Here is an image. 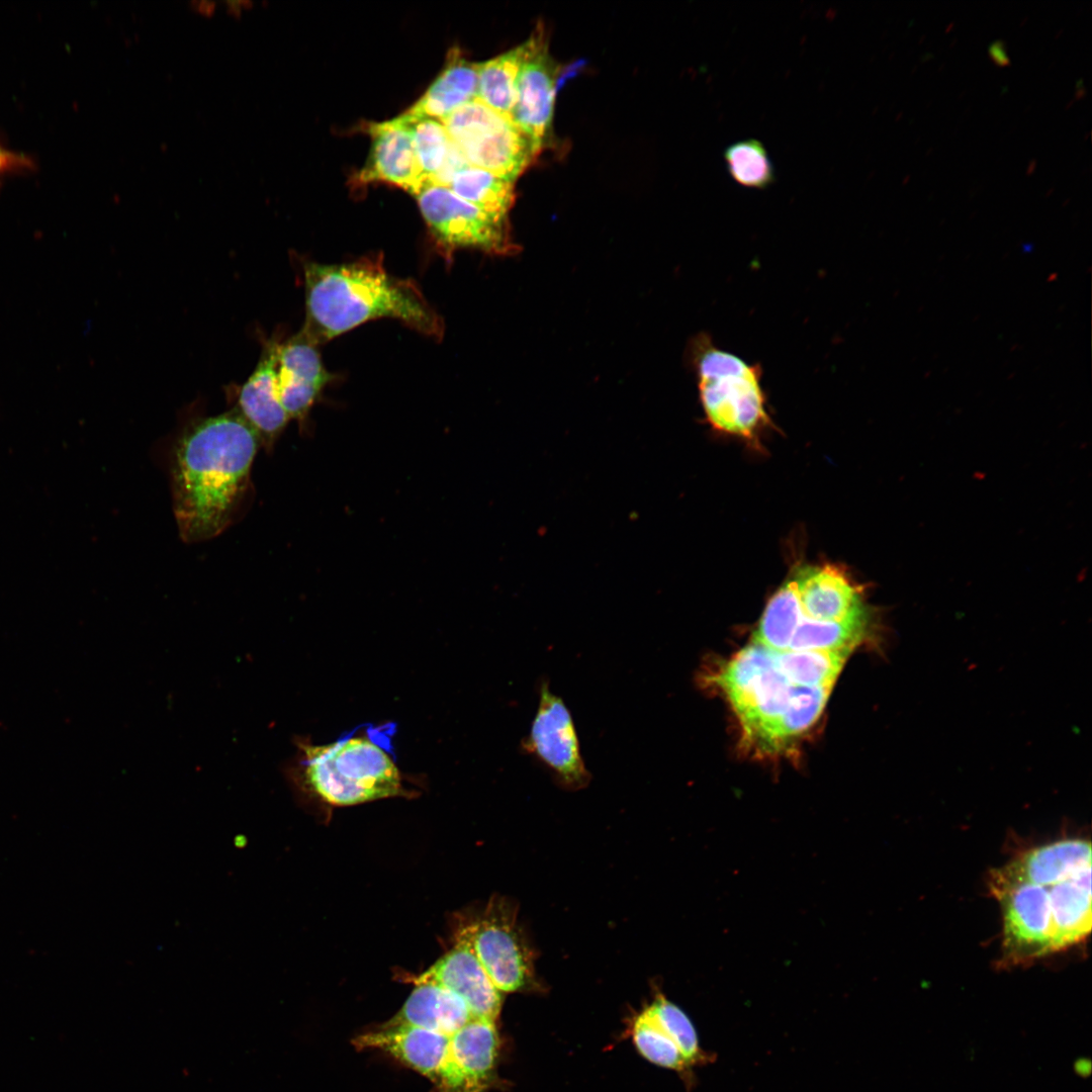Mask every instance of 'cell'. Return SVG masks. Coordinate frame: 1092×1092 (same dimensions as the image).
<instances>
[{"mask_svg": "<svg viewBox=\"0 0 1092 1092\" xmlns=\"http://www.w3.org/2000/svg\"><path fill=\"white\" fill-rule=\"evenodd\" d=\"M260 441L238 408L198 421L184 433L174 457L172 496L185 542L214 538L232 523Z\"/></svg>", "mask_w": 1092, "mask_h": 1092, "instance_id": "1", "label": "cell"}, {"mask_svg": "<svg viewBox=\"0 0 1092 1092\" xmlns=\"http://www.w3.org/2000/svg\"><path fill=\"white\" fill-rule=\"evenodd\" d=\"M305 321L301 331L321 345L376 318H393L441 339L444 323L412 279L389 274L380 255L342 264L303 266Z\"/></svg>", "mask_w": 1092, "mask_h": 1092, "instance_id": "2", "label": "cell"}, {"mask_svg": "<svg viewBox=\"0 0 1092 1092\" xmlns=\"http://www.w3.org/2000/svg\"><path fill=\"white\" fill-rule=\"evenodd\" d=\"M741 726L745 742L763 753L785 750L822 714L832 688L792 684L770 651L752 642L714 674Z\"/></svg>", "mask_w": 1092, "mask_h": 1092, "instance_id": "3", "label": "cell"}, {"mask_svg": "<svg viewBox=\"0 0 1092 1092\" xmlns=\"http://www.w3.org/2000/svg\"><path fill=\"white\" fill-rule=\"evenodd\" d=\"M295 744L289 779L300 792L322 802L352 806L407 793L388 746L368 732L326 744L298 738Z\"/></svg>", "mask_w": 1092, "mask_h": 1092, "instance_id": "4", "label": "cell"}, {"mask_svg": "<svg viewBox=\"0 0 1092 1092\" xmlns=\"http://www.w3.org/2000/svg\"><path fill=\"white\" fill-rule=\"evenodd\" d=\"M705 421L716 432L756 444L772 425L762 367L719 348L708 333L690 345Z\"/></svg>", "mask_w": 1092, "mask_h": 1092, "instance_id": "5", "label": "cell"}, {"mask_svg": "<svg viewBox=\"0 0 1092 1092\" xmlns=\"http://www.w3.org/2000/svg\"><path fill=\"white\" fill-rule=\"evenodd\" d=\"M442 122L470 166L506 180L515 182L537 156L531 142L511 119L477 98Z\"/></svg>", "mask_w": 1092, "mask_h": 1092, "instance_id": "6", "label": "cell"}, {"mask_svg": "<svg viewBox=\"0 0 1092 1092\" xmlns=\"http://www.w3.org/2000/svg\"><path fill=\"white\" fill-rule=\"evenodd\" d=\"M1049 887L1018 878L1004 867L990 874V891L1002 908L1005 963H1027L1055 952Z\"/></svg>", "mask_w": 1092, "mask_h": 1092, "instance_id": "7", "label": "cell"}, {"mask_svg": "<svg viewBox=\"0 0 1092 1092\" xmlns=\"http://www.w3.org/2000/svg\"><path fill=\"white\" fill-rule=\"evenodd\" d=\"M414 196L432 237L447 259L459 249H477L494 255L514 250L508 216L485 212L438 184L427 183Z\"/></svg>", "mask_w": 1092, "mask_h": 1092, "instance_id": "8", "label": "cell"}, {"mask_svg": "<svg viewBox=\"0 0 1092 1092\" xmlns=\"http://www.w3.org/2000/svg\"><path fill=\"white\" fill-rule=\"evenodd\" d=\"M467 929L477 960L500 993L521 991L535 984L533 950L519 927L517 906L511 901L492 898Z\"/></svg>", "mask_w": 1092, "mask_h": 1092, "instance_id": "9", "label": "cell"}, {"mask_svg": "<svg viewBox=\"0 0 1092 1092\" xmlns=\"http://www.w3.org/2000/svg\"><path fill=\"white\" fill-rule=\"evenodd\" d=\"M870 624H838L804 617L785 579L768 600L753 642L775 651H853L867 638Z\"/></svg>", "mask_w": 1092, "mask_h": 1092, "instance_id": "10", "label": "cell"}, {"mask_svg": "<svg viewBox=\"0 0 1092 1092\" xmlns=\"http://www.w3.org/2000/svg\"><path fill=\"white\" fill-rule=\"evenodd\" d=\"M522 747L540 760L562 788L576 791L588 785L590 774L581 756L570 711L547 681L540 686L536 714Z\"/></svg>", "mask_w": 1092, "mask_h": 1092, "instance_id": "11", "label": "cell"}, {"mask_svg": "<svg viewBox=\"0 0 1092 1092\" xmlns=\"http://www.w3.org/2000/svg\"><path fill=\"white\" fill-rule=\"evenodd\" d=\"M353 1043L358 1050L389 1054L428 1077L444 1092H469L451 1058L449 1035L415 1026H383L357 1036Z\"/></svg>", "mask_w": 1092, "mask_h": 1092, "instance_id": "12", "label": "cell"}, {"mask_svg": "<svg viewBox=\"0 0 1092 1092\" xmlns=\"http://www.w3.org/2000/svg\"><path fill=\"white\" fill-rule=\"evenodd\" d=\"M529 39L530 49L517 79L511 120L528 138L538 155L551 131L558 71L549 55L541 25Z\"/></svg>", "mask_w": 1092, "mask_h": 1092, "instance_id": "13", "label": "cell"}, {"mask_svg": "<svg viewBox=\"0 0 1092 1092\" xmlns=\"http://www.w3.org/2000/svg\"><path fill=\"white\" fill-rule=\"evenodd\" d=\"M412 982L439 984L460 996L474 1017L495 1020L502 993L495 988L471 946L467 925L459 930L454 946Z\"/></svg>", "mask_w": 1092, "mask_h": 1092, "instance_id": "14", "label": "cell"}, {"mask_svg": "<svg viewBox=\"0 0 1092 1092\" xmlns=\"http://www.w3.org/2000/svg\"><path fill=\"white\" fill-rule=\"evenodd\" d=\"M369 157L358 174L361 184L381 181L415 195L426 185L417 159L412 132L403 114L381 122H371Z\"/></svg>", "mask_w": 1092, "mask_h": 1092, "instance_id": "15", "label": "cell"}, {"mask_svg": "<svg viewBox=\"0 0 1092 1092\" xmlns=\"http://www.w3.org/2000/svg\"><path fill=\"white\" fill-rule=\"evenodd\" d=\"M278 344L276 339L266 342L255 370L239 393L238 411L255 429L261 441L274 439L289 421L277 396Z\"/></svg>", "mask_w": 1092, "mask_h": 1092, "instance_id": "16", "label": "cell"}, {"mask_svg": "<svg viewBox=\"0 0 1092 1092\" xmlns=\"http://www.w3.org/2000/svg\"><path fill=\"white\" fill-rule=\"evenodd\" d=\"M402 1007L384 1026L406 1025L451 1035L474 1016L456 993L432 982L415 984Z\"/></svg>", "mask_w": 1092, "mask_h": 1092, "instance_id": "17", "label": "cell"}, {"mask_svg": "<svg viewBox=\"0 0 1092 1092\" xmlns=\"http://www.w3.org/2000/svg\"><path fill=\"white\" fill-rule=\"evenodd\" d=\"M1054 951L1073 946L1091 930V866L1050 884Z\"/></svg>", "mask_w": 1092, "mask_h": 1092, "instance_id": "18", "label": "cell"}, {"mask_svg": "<svg viewBox=\"0 0 1092 1092\" xmlns=\"http://www.w3.org/2000/svg\"><path fill=\"white\" fill-rule=\"evenodd\" d=\"M477 63L452 49L444 69L426 92L404 113L443 120L457 108L477 98Z\"/></svg>", "mask_w": 1092, "mask_h": 1092, "instance_id": "19", "label": "cell"}, {"mask_svg": "<svg viewBox=\"0 0 1092 1092\" xmlns=\"http://www.w3.org/2000/svg\"><path fill=\"white\" fill-rule=\"evenodd\" d=\"M451 1058L469 1092H479L492 1075L498 1036L493 1020L473 1017L449 1035Z\"/></svg>", "mask_w": 1092, "mask_h": 1092, "instance_id": "20", "label": "cell"}, {"mask_svg": "<svg viewBox=\"0 0 1092 1092\" xmlns=\"http://www.w3.org/2000/svg\"><path fill=\"white\" fill-rule=\"evenodd\" d=\"M1091 866V844L1072 838L1032 848L1004 868L1023 880L1052 884Z\"/></svg>", "mask_w": 1092, "mask_h": 1092, "instance_id": "21", "label": "cell"}, {"mask_svg": "<svg viewBox=\"0 0 1092 1092\" xmlns=\"http://www.w3.org/2000/svg\"><path fill=\"white\" fill-rule=\"evenodd\" d=\"M530 49V39L482 63H477V99L511 119L516 102V86L521 65Z\"/></svg>", "mask_w": 1092, "mask_h": 1092, "instance_id": "22", "label": "cell"}, {"mask_svg": "<svg viewBox=\"0 0 1092 1092\" xmlns=\"http://www.w3.org/2000/svg\"><path fill=\"white\" fill-rule=\"evenodd\" d=\"M769 651L776 666L792 684L808 688H833L851 654L848 650Z\"/></svg>", "mask_w": 1092, "mask_h": 1092, "instance_id": "23", "label": "cell"}, {"mask_svg": "<svg viewBox=\"0 0 1092 1092\" xmlns=\"http://www.w3.org/2000/svg\"><path fill=\"white\" fill-rule=\"evenodd\" d=\"M447 188L481 210L499 216H508L515 202L514 182L470 165L457 171Z\"/></svg>", "mask_w": 1092, "mask_h": 1092, "instance_id": "24", "label": "cell"}, {"mask_svg": "<svg viewBox=\"0 0 1092 1092\" xmlns=\"http://www.w3.org/2000/svg\"><path fill=\"white\" fill-rule=\"evenodd\" d=\"M277 371L321 391L333 380L324 366L318 345L301 330L289 340L278 344Z\"/></svg>", "mask_w": 1092, "mask_h": 1092, "instance_id": "25", "label": "cell"}, {"mask_svg": "<svg viewBox=\"0 0 1092 1092\" xmlns=\"http://www.w3.org/2000/svg\"><path fill=\"white\" fill-rule=\"evenodd\" d=\"M723 158L730 177L740 186L766 189L776 182V173L763 144L747 139L729 145Z\"/></svg>", "mask_w": 1092, "mask_h": 1092, "instance_id": "26", "label": "cell"}, {"mask_svg": "<svg viewBox=\"0 0 1092 1092\" xmlns=\"http://www.w3.org/2000/svg\"><path fill=\"white\" fill-rule=\"evenodd\" d=\"M646 1008L677 1045L689 1067L706 1065L715 1060L713 1054L701 1049L692 1021L675 1004L658 995Z\"/></svg>", "mask_w": 1092, "mask_h": 1092, "instance_id": "27", "label": "cell"}, {"mask_svg": "<svg viewBox=\"0 0 1092 1092\" xmlns=\"http://www.w3.org/2000/svg\"><path fill=\"white\" fill-rule=\"evenodd\" d=\"M403 115L410 125L422 175L426 184L432 183L445 163L452 141L441 120Z\"/></svg>", "mask_w": 1092, "mask_h": 1092, "instance_id": "28", "label": "cell"}, {"mask_svg": "<svg viewBox=\"0 0 1092 1092\" xmlns=\"http://www.w3.org/2000/svg\"><path fill=\"white\" fill-rule=\"evenodd\" d=\"M632 1038L639 1053L649 1062L680 1073L690 1069L677 1045L647 1008L635 1018Z\"/></svg>", "mask_w": 1092, "mask_h": 1092, "instance_id": "29", "label": "cell"}, {"mask_svg": "<svg viewBox=\"0 0 1092 1092\" xmlns=\"http://www.w3.org/2000/svg\"><path fill=\"white\" fill-rule=\"evenodd\" d=\"M27 163L23 156L8 150L0 143V178L24 168Z\"/></svg>", "mask_w": 1092, "mask_h": 1092, "instance_id": "30", "label": "cell"}, {"mask_svg": "<svg viewBox=\"0 0 1092 1092\" xmlns=\"http://www.w3.org/2000/svg\"><path fill=\"white\" fill-rule=\"evenodd\" d=\"M988 54L999 66H1005L1010 63V59L1005 50V42L1002 39L993 40L988 47Z\"/></svg>", "mask_w": 1092, "mask_h": 1092, "instance_id": "31", "label": "cell"}, {"mask_svg": "<svg viewBox=\"0 0 1092 1092\" xmlns=\"http://www.w3.org/2000/svg\"><path fill=\"white\" fill-rule=\"evenodd\" d=\"M225 5L226 13L235 18L242 16L244 9H251L254 5L253 1L249 0H237V1H223Z\"/></svg>", "mask_w": 1092, "mask_h": 1092, "instance_id": "32", "label": "cell"}, {"mask_svg": "<svg viewBox=\"0 0 1092 1092\" xmlns=\"http://www.w3.org/2000/svg\"><path fill=\"white\" fill-rule=\"evenodd\" d=\"M189 6L194 11L204 16L210 17L214 14L216 10L217 2L208 0H192L189 2Z\"/></svg>", "mask_w": 1092, "mask_h": 1092, "instance_id": "33", "label": "cell"}, {"mask_svg": "<svg viewBox=\"0 0 1092 1092\" xmlns=\"http://www.w3.org/2000/svg\"><path fill=\"white\" fill-rule=\"evenodd\" d=\"M1085 93H1086V91H1085V87H1084V80H1083V78H1078L1076 80V93H1075V95H1076L1077 98H1079V97H1083L1085 95Z\"/></svg>", "mask_w": 1092, "mask_h": 1092, "instance_id": "34", "label": "cell"}]
</instances>
